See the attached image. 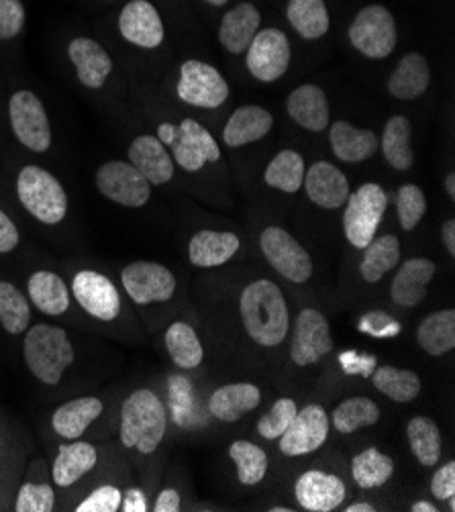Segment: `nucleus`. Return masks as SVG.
I'll list each match as a JSON object with an SVG mask.
<instances>
[{"mask_svg": "<svg viewBox=\"0 0 455 512\" xmlns=\"http://www.w3.org/2000/svg\"><path fill=\"white\" fill-rule=\"evenodd\" d=\"M239 315L247 335L264 347L280 345L290 331L286 298L272 280H256L243 288Z\"/></svg>", "mask_w": 455, "mask_h": 512, "instance_id": "f257e3e1", "label": "nucleus"}, {"mask_svg": "<svg viewBox=\"0 0 455 512\" xmlns=\"http://www.w3.org/2000/svg\"><path fill=\"white\" fill-rule=\"evenodd\" d=\"M166 406L156 392L139 388L121 406V443L143 455L154 453L166 435Z\"/></svg>", "mask_w": 455, "mask_h": 512, "instance_id": "f03ea898", "label": "nucleus"}, {"mask_svg": "<svg viewBox=\"0 0 455 512\" xmlns=\"http://www.w3.org/2000/svg\"><path fill=\"white\" fill-rule=\"evenodd\" d=\"M23 355L29 372L45 386H58L76 357L68 333L56 325L29 329L23 341Z\"/></svg>", "mask_w": 455, "mask_h": 512, "instance_id": "7ed1b4c3", "label": "nucleus"}, {"mask_svg": "<svg viewBox=\"0 0 455 512\" xmlns=\"http://www.w3.org/2000/svg\"><path fill=\"white\" fill-rule=\"evenodd\" d=\"M23 207L43 225H58L68 215V194L62 182L39 166H25L17 178Z\"/></svg>", "mask_w": 455, "mask_h": 512, "instance_id": "20e7f679", "label": "nucleus"}, {"mask_svg": "<svg viewBox=\"0 0 455 512\" xmlns=\"http://www.w3.org/2000/svg\"><path fill=\"white\" fill-rule=\"evenodd\" d=\"M158 139L172 147L176 164L186 172H198L205 164L221 160L215 137L194 119H184L180 125H160Z\"/></svg>", "mask_w": 455, "mask_h": 512, "instance_id": "39448f33", "label": "nucleus"}, {"mask_svg": "<svg viewBox=\"0 0 455 512\" xmlns=\"http://www.w3.org/2000/svg\"><path fill=\"white\" fill-rule=\"evenodd\" d=\"M386 207L388 196L378 184H364L362 188L349 194L343 215V231L353 247L364 249L372 243L378 227L382 225Z\"/></svg>", "mask_w": 455, "mask_h": 512, "instance_id": "423d86ee", "label": "nucleus"}, {"mask_svg": "<svg viewBox=\"0 0 455 512\" xmlns=\"http://www.w3.org/2000/svg\"><path fill=\"white\" fill-rule=\"evenodd\" d=\"M349 41L370 60L388 58L396 47V23L386 7L370 5L349 27Z\"/></svg>", "mask_w": 455, "mask_h": 512, "instance_id": "0eeeda50", "label": "nucleus"}, {"mask_svg": "<svg viewBox=\"0 0 455 512\" xmlns=\"http://www.w3.org/2000/svg\"><path fill=\"white\" fill-rule=\"evenodd\" d=\"M260 245L264 258L286 280L302 284L313 276V260L309 251L282 227H266Z\"/></svg>", "mask_w": 455, "mask_h": 512, "instance_id": "6e6552de", "label": "nucleus"}, {"mask_svg": "<svg viewBox=\"0 0 455 512\" xmlns=\"http://www.w3.org/2000/svg\"><path fill=\"white\" fill-rule=\"evenodd\" d=\"M9 117L15 137L31 151L43 153L52 145V127L43 102L31 90H19L9 100Z\"/></svg>", "mask_w": 455, "mask_h": 512, "instance_id": "1a4fd4ad", "label": "nucleus"}, {"mask_svg": "<svg viewBox=\"0 0 455 512\" xmlns=\"http://www.w3.org/2000/svg\"><path fill=\"white\" fill-rule=\"evenodd\" d=\"M96 188L105 198L127 209H141L151 198V184L129 162H107L96 172Z\"/></svg>", "mask_w": 455, "mask_h": 512, "instance_id": "9d476101", "label": "nucleus"}, {"mask_svg": "<svg viewBox=\"0 0 455 512\" xmlns=\"http://www.w3.org/2000/svg\"><path fill=\"white\" fill-rule=\"evenodd\" d=\"M178 96L186 105L217 109L229 98V84L217 68L198 60H188L180 68Z\"/></svg>", "mask_w": 455, "mask_h": 512, "instance_id": "9b49d317", "label": "nucleus"}, {"mask_svg": "<svg viewBox=\"0 0 455 512\" xmlns=\"http://www.w3.org/2000/svg\"><path fill=\"white\" fill-rule=\"evenodd\" d=\"M121 282L135 304L166 302L176 292V276L156 262H133L123 268Z\"/></svg>", "mask_w": 455, "mask_h": 512, "instance_id": "f8f14e48", "label": "nucleus"}, {"mask_svg": "<svg viewBox=\"0 0 455 512\" xmlns=\"http://www.w3.org/2000/svg\"><path fill=\"white\" fill-rule=\"evenodd\" d=\"M290 66V41L280 29L256 33L247 47V68L260 82L280 80Z\"/></svg>", "mask_w": 455, "mask_h": 512, "instance_id": "ddd939ff", "label": "nucleus"}, {"mask_svg": "<svg viewBox=\"0 0 455 512\" xmlns=\"http://www.w3.org/2000/svg\"><path fill=\"white\" fill-rule=\"evenodd\" d=\"M72 296L90 317L103 323L115 321L121 313V294L117 286L94 270H82L74 276Z\"/></svg>", "mask_w": 455, "mask_h": 512, "instance_id": "4468645a", "label": "nucleus"}, {"mask_svg": "<svg viewBox=\"0 0 455 512\" xmlns=\"http://www.w3.org/2000/svg\"><path fill=\"white\" fill-rule=\"evenodd\" d=\"M333 349V337L327 319L315 309H305L294 327L290 357L300 368L315 366Z\"/></svg>", "mask_w": 455, "mask_h": 512, "instance_id": "2eb2a0df", "label": "nucleus"}, {"mask_svg": "<svg viewBox=\"0 0 455 512\" xmlns=\"http://www.w3.org/2000/svg\"><path fill=\"white\" fill-rule=\"evenodd\" d=\"M329 437V417L321 404H309L296 413L280 435V451L288 457L315 453Z\"/></svg>", "mask_w": 455, "mask_h": 512, "instance_id": "dca6fc26", "label": "nucleus"}, {"mask_svg": "<svg viewBox=\"0 0 455 512\" xmlns=\"http://www.w3.org/2000/svg\"><path fill=\"white\" fill-rule=\"evenodd\" d=\"M121 35L143 49H154L164 41V23L158 9L147 0H131L119 17Z\"/></svg>", "mask_w": 455, "mask_h": 512, "instance_id": "f3484780", "label": "nucleus"}, {"mask_svg": "<svg viewBox=\"0 0 455 512\" xmlns=\"http://www.w3.org/2000/svg\"><path fill=\"white\" fill-rule=\"evenodd\" d=\"M296 500L311 512H331L345 500V484L329 472L311 470L302 474L294 484Z\"/></svg>", "mask_w": 455, "mask_h": 512, "instance_id": "a211bd4d", "label": "nucleus"}, {"mask_svg": "<svg viewBox=\"0 0 455 512\" xmlns=\"http://www.w3.org/2000/svg\"><path fill=\"white\" fill-rule=\"evenodd\" d=\"M68 56L76 68L78 80L86 88H103L113 72V60L107 49L88 37H76L68 45Z\"/></svg>", "mask_w": 455, "mask_h": 512, "instance_id": "6ab92c4d", "label": "nucleus"}, {"mask_svg": "<svg viewBox=\"0 0 455 512\" xmlns=\"http://www.w3.org/2000/svg\"><path fill=\"white\" fill-rule=\"evenodd\" d=\"M129 164H133L149 184L162 186L174 178V160L166 145L154 135H139L129 145Z\"/></svg>", "mask_w": 455, "mask_h": 512, "instance_id": "aec40b11", "label": "nucleus"}, {"mask_svg": "<svg viewBox=\"0 0 455 512\" xmlns=\"http://www.w3.org/2000/svg\"><path fill=\"white\" fill-rule=\"evenodd\" d=\"M305 188L309 198L321 209L335 211L349 198V182L345 174L329 162H317L305 172Z\"/></svg>", "mask_w": 455, "mask_h": 512, "instance_id": "412c9836", "label": "nucleus"}, {"mask_svg": "<svg viewBox=\"0 0 455 512\" xmlns=\"http://www.w3.org/2000/svg\"><path fill=\"white\" fill-rule=\"evenodd\" d=\"M435 276V262L427 258H413L404 262L396 272L390 294L402 309H415L427 296V288Z\"/></svg>", "mask_w": 455, "mask_h": 512, "instance_id": "4be33fe9", "label": "nucleus"}, {"mask_svg": "<svg viewBox=\"0 0 455 512\" xmlns=\"http://www.w3.org/2000/svg\"><path fill=\"white\" fill-rule=\"evenodd\" d=\"M290 119L309 131H325L329 127V100L325 92L315 84L296 88L286 102Z\"/></svg>", "mask_w": 455, "mask_h": 512, "instance_id": "5701e85b", "label": "nucleus"}, {"mask_svg": "<svg viewBox=\"0 0 455 512\" xmlns=\"http://www.w3.org/2000/svg\"><path fill=\"white\" fill-rule=\"evenodd\" d=\"M241 243L229 231H198L188 245L190 264L196 268H219L239 251Z\"/></svg>", "mask_w": 455, "mask_h": 512, "instance_id": "b1692460", "label": "nucleus"}, {"mask_svg": "<svg viewBox=\"0 0 455 512\" xmlns=\"http://www.w3.org/2000/svg\"><path fill=\"white\" fill-rule=\"evenodd\" d=\"M262 402V392L249 382L227 384L215 390L209 398V411L223 423H235L243 415L251 413Z\"/></svg>", "mask_w": 455, "mask_h": 512, "instance_id": "393cba45", "label": "nucleus"}, {"mask_svg": "<svg viewBox=\"0 0 455 512\" xmlns=\"http://www.w3.org/2000/svg\"><path fill=\"white\" fill-rule=\"evenodd\" d=\"M103 411H105V404L96 396L76 398L56 408V413L52 417V427L62 439L76 441L86 433V429L100 417Z\"/></svg>", "mask_w": 455, "mask_h": 512, "instance_id": "a878e982", "label": "nucleus"}, {"mask_svg": "<svg viewBox=\"0 0 455 512\" xmlns=\"http://www.w3.org/2000/svg\"><path fill=\"white\" fill-rule=\"evenodd\" d=\"M331 147L333 153L347 164H358L372 158L378 151V137L370 129H358L347 121L333 123L331 131Z\"/></svg>", "mask_w": 455, "mask_h": 512, "instance_id": "bb28decb", "label": "nucleus"}, {"mask_svg": "<svg viewBox=\"0 0 455 512\" xmlns=\"http://www.w3.org/2000/svg\"><path fill=\"white\" fill-rule=\"evenodd\" d=\"M274 125V117L270 111L256 107V105H247L239 107L227 121L223 139L229 147H243L247 143H254L264 139Z\"/></svg>", "mask_w": 455, "mask_h": 512, "instance_id": "cd10ccee", "label": "nucleus"}, {"mask_svg": "<svg viewBox=\"0 0 455 512\" xmlns=\"http://www.w3.org/2000/svg\"><path fill=\"white\" fill-rule=\"evenodd\" d=\"M260 11L249 5V3H241L235 9H231L221 23L219 29V41L221 45L231 51V54H243L247 51L251 39L256 37L258 29H260Z\"/></svg>", "mask_w": 455, "mask_h": 512, "instance_id": "c85d7f7f", "label": "nucleus"}, {"mask_svg": "<svg viewBox=\"0 0 455 512\" xmlns=\"http://www.w3.org/2000/svg\"><path fill=\"white\" fill-rule=\"evenodd\" d=\"M431 82V70L427 60L411 51L404 56L388 78V92L398 100H413L421 96Z\"/></svg>", "mask_w": 455, "mask_h": 512, "instance_id": "c756f323", "label": "nucleus"}, {"mask_svg": "<svg viewBox=\"0 0 455 512\" xmlns=\"http://www.w3.org/2000/svg\"><path fill=\"white\" fill-rule=\"evenodd\" d=\"M27 290H29L31 302L43 315L60 317V315L68 313L70 292H68L66 282L58 274L47 272V270H39V272L31 274V278L27 282Z\"/></svg>", "mask_w": 455, "mask_h": 512, "instance_id": "7c9ffc66", "label": "nucleus"}, {"mask_svg": "<svg viewBox=\"0 0 455 512\" xmlns=\"http://www.w3.org/2000/svg\"><path fill=\"white\" fill-rule=\"evenodd\" d=\"M98 462L96 447L86 441H76L62 445L54 462L52 478L56 486L68 488L76 484L82 476H86Z\"/></svg>", "mask_w": 455, "mask_h": 512, "instance_id": "2f4dec72", "label": "nucleus"}, {"mask_svg": "<svg viewBox=\"0 0 455 512\" xmlns=\"http://www.w3.org/2000/svg\"><path fill=\"white\" fill-rule=\"evenodd\" d=\"M421 349L433 357H441L455 347V311H437L425 317L417 329Z\"/></svg>", "mask_w": 455, "mask_h": 512, "instance_id": "473e14b6", "label": "nucleus"}, {"mask_svg": "<svg viewBox=\"0 0 455 512\" xmlns=\"http://www.w3.org/2000/svg\"><path fill=\"white\" fill-rule=\"evenodd\" d=\"M411 133L413 127L407 117H392L382 135V153L386 162L398 170V172H407L411 170L415 158H413V149H411Z\"/></svg>", "mask_w": 455, "mask_h": 512, "instance_id": "72a5a7b5", "label": "nucleus"}, {"mask_svg": "<svg viewBox=\"0 0 455 512\" xmlns=\"http://www.w3.org/2000/svg\"><path fill=\"white\" fill-rule=\"evenodd\" d=\"M400 262V241L394 235L374 237L370 245L364 247V258L360 264V274L366 282H380L396 264Z\"/></svg>", "mask_w": 455, "mask_h": 512, "instance_id": "f704fd0d", "label": "nucleus"}, {"mask_svg": "<svg viewBox=\"0 0 455 512\" xmlns=\"http://www.w3.org/2000/svg\"><path fill=\"white\" fill-rule=\"evenodd\" d=\"M380 421V408L366 396L345 398L333 411V427L343 433H356L362 427H372Z\"/></svg>", "mask_w": 455, "mask_h": 512, "instance_id": "c9c22d12", "label": "nucleus"}, {"mask_svg": "<svg viewBox=\"0 0 455 512\" xmlns=\"http://www.w3.org/2000/svg\"><path fill=\"white\" fill-rule=\"evenodd\" d=\"M407 437L413 455L419 459V464L425 468H433L441 459V431L437 423L429 417H415L407 425Z\"/></svg>", "mask_w": 455, "mask_h": 512, "instance_id": "e433bc0d", "label": "nucleus"}, {"mask_svg": "<svg viewBox=\"0 0 455 512\" xmlns=\"http://www.w3.org/2000/svg\"><path fill=\"white\" fill-rule=\"evenodd\" d=\"M351 474H353L356 484L364 490L380 488L394 476V462H392V457H388L380 449L370 447V449L362 451L360 455L353 457Z\"/></svg>", "mask_w": 455, "mask_h": 512, "instance_id": "4c0bfd02", "label": "nucleus"}, {"mask_svg": "<svg viewBox=\"0 0 455 512\" xmlns=\"http://www.w3.org/2000/svg\"><path fill=\"white\" fill-rule=\"evenodd\" d=\"M288 21L305 39H321L331 25L323 0H290Z\"/></svg>", "mask_w": 455, "mask_h": 512, "instance_id": "58836bf2", "label": "nucleus"}, {"mask_svg": "<svg viewBox=\"0 0 455 512\" xmlns=\"http://www.w3.org/2000/svg\"><path fill=\"white\" fill-rule=\"evenodd\" d=\"M166 347L174 364L182 370L198 368L202 364V357H205V349H202L196 331L182 321L172 323L166 331Z\"/></svg>", "mask_w": 455, "mask_h": 512, "instance_id": "ea45409f", "label": "nucleus"}, {"mask_svg": "<svg viewBox=\"0 0 455 512\" xmlns=\"http://www.w3.org/2000/svg\"><path fill=\"white\" fill-rule=\"evenodd\" d=\"M305 160L294 149H284L270 162L264 180L268 186L294 194L305 182Z\"/></svg>", "mask_w": 455, "mask_h": 512, "instance_id": "a19ab883", "label": "nucleus"}, {"mask_svg": "<svg viewBox=\"0 0 455 512\" xmlns=\"http://www.w3.org/2000/svg\"><path fill=\"white\" fill-rule=\"evenodd\" d=\"M372 384L378 392L400 404L413 402L421 394V378L415 372L398 370L392 366L378 368L372 378Z\"/></svg>", "mask_w": 455, "mask_h": 512, "instance_id": "79ce46f5", "label": "nucleus"}, {"mask_svg": "<svg viewBox=\"0 0 455 512\" xmlns=\"http://www.w3.org/2000/svg\"><path fill=\"white\" fill-rule=\"evenodd\" d=\"M31 306L23 292L7 282L0 280V325L11 335H21L29 329Z\"/></svg>", "mask_w": 455, "mask_h": 512, "instance_id": "37998d69", "label": "nucleus"}, {"mask_svg": "<svg viewBox=\"0 0 455 512\" xmlns=\"http://www.w3.org/2000/svg\"><path fill=\"white\" fill-rule=\"evenodd\" d=\"M229 455L237 466V478L243 486H256L268 474V455L262 447L251 441H235Z\"/></svg>", "mask_w": 455, "mask_h": 512, "instance_id": "c03bdc74", "label": "nucleus"}, {"mask_svg": "<svg viewBox=\"0 0 455 512\" xmlns=\"http://www.w3.org/2000/svg\"><path fill=\"white\" fill-rule=\"evenodd\" d=\"M398 221L404 231H413L427 211V198L423 190L415 184H404L396 194Z\"/></svg>", "mask_w": 455, "mask_h": 512, "instance_id": "a18cd8bd", "label": "nucleus"}, {"mask_svg": "<svg viewBox=\"0 0 455 512\" xmlns=\"http://www.w3.org/2000/svg\"><path fill=\"white\" fill-rule=\"evenodd\" d=\"M296 413H298V408H296V402L292 398L276 400L274 406L270 408V413L260 419L258 433L268 441L280 439V435L288 429V425L292 423Z\"/></svg>", "mask_w": 455, "mask_h": 512, "instance_id": "49530a36", "label": "nucleus"}, {"mask_svg": "<svg viewBox=\"0 0 455 512\" xmlns=\"http://www.w3.org/2000/svg\"><path fill=\"white\" fill-rule=\"evenodd\" d=\"M56 508V492L47 484H23L17 500L15 510L17 512H52Z\"/></svg>", "mask_w": 455, "mask_h": 512, "instance_id": "de8ad7c7", "label": "nucleus"}, {"mask_svg": "<svg viewBox=\"0 0 455 512\" xmlns=\"http://www.w3.org/2000/svg\"><path fill=\"white\" fill-rule=\"evenodd\" d=\"M121 490L117 486H100L86 496L76 510L78 512H117L121 510Z\"/></svg>", "mask_w": 455, "mask_h": 512, "instance_id": "09e8293b", "label": "nucleus"}, {"mask_svg": "<svg viewBox=\"0 0 455 512\" xmlns=\"http://www.w3.org/2000/svg\"><path fill=\"white\" fill-rule=\"evenodd\" d=\"M25 27V9L21 0H0V39H13Z\"/></svg>", "mask_w": 455, "mask_h": 512, "instance_id": "8fccbe9b", "label": "nucleus"}, {"mask_svg": "<svg viewBox=\"0 0 455 512\" xmlns=\"http://www.w3.org/2000/svg\"><path fill=\"white\" fill-rule=\"evenodd\" d=\"M431 494L437 500H447L449 496H455V462H447L435 472L431 480Z\"/></svg>", "mask_w": 455, "mask_h": 512, "instance_id": "3c124183", "label": "nucleus"}, {"mask_svg": "<svg viewBox=\"0 0 455 512\" xmlns=\"http://www.w3.org/2000/svg\"><path fill=\"white\" fill-rule=\"evenodd\" d=\"M19 245V229L7 213L0 211V253H11Z\"/></svg>", "mask_w": 455, "mask_h": 512, "instance_id": "603ef678", "label": "nucleus"}, {"mask_svg": "<svg viewBox=\"0 0 455 512\" xmlns=\"http://www.w3.org/2000/svg\"><path fill=\"white\" fill-rule=\"evenodd\" d=\"M180 494L174 488H166L160 492L154 510L156 512H178L180 510Z\"/></svg>", "mask_w": 455, "mask_h": 512, "instance_id": "864d4df0", "label": "nucleus"}, {"mask_svg": "<svg viewBox=\"0 0 455 512\" xmlns=\"http://www.w3.org/2000/svg\"><path fill=\"white\" fill-rule=\"evenodd\" d=\"M121 510H125V512H145V510H149L143 492L139 488H131L125 494V498H121Z\"/></svg>", "mask_w": 455, "mask_h": 512, "instance_id": "5fc2aeb1", "label": "nucleus"}, {"mask_svg": "<svg viewBox=\"0 0 455 512\" xmlns=\"http://www.w3.org/2000/svg\"><path fill=\"white\" fill-rule=\"evenodd\" d=\"M441 241L445 245V249L449 251V255L453 258L455 255V221L447 219L441 227Z\"/></svg>", "mask_w": 455, "mask_h": 512, "instance_id": "6e6d98bb", "label": "nucleus"}, {"mask_svg": "<svg viewBox=\"0 0 455 512\" xmlns=\"http://www.w3.org/2000/svg\"><path fill=\"white\" fill-rule=\"evenodd\" d=\"M345 512H376V508L368 502H356V504H349Z\"/></svg>", "mask_w": 455, "mask_h": 512, "instance_id": "4d7b16f0", "label": "nucleus"}, {"mask_svg": "<svg viewBox=\"0 0 455 512\" xmlns=\"http://www.w3.org/2000/svg\"><path fill=\"white\" fill-rule=\"evenodd\" d=\"M445 190H447L449 198H455V174L453 172L445 176Z\"/></svg>", "mask_w": 455, "mask_h": 512, "instance_id": "13d9d810", "label": "nucleus"}, {"mask_svg": "<svg viewBox=\"0 0 455 512\" xmlns=\"http://www.w3.org/2000/svg\"><path fill=\"white\" fill-rule=\"evenodd\" d=\"M411 510H413V512H435L437 508H435L431 502H415V504L411 506Z\"/></svg>", "mask_w": 455, "mask_h": 512, "instance_id": "bf43d9fd", "label": "nucleus"}, {"mask_svg": "<svg viewBox=\"0 0 455 512\" xmlns=\"http://www.w3.org/2000/svg\"><path fill=\"white\" fill-rule=\"evenodd\" d=\"M205 3L215 5V7H221V5H225V3H227V0H205Z\"/></svg>", "mask_w": 455, "mask_h": 512, "instance_id": "052dcab7", "label": "nucleus"}, {"mask_svg": "<svg viewBox=\"0 0 455 512\" xmlns=\"http://www.w3.org/2000/svg\"><path fill=\"white\" fill-rule=\"evenodd\" d=\"M272 512H290V508H284V506H276V508H272Z\"/></svg>", "mask_w": 455, "mask_h": 512, "instance_id": "680f3d73", "label": "nucleus"}, {"mask_svg": "<svg viewBox=\"0 0 455 512\" xmlns=\"http://www.w3.org/2000/svg\"><path fill=\"white\" fill-rule=\"evenodd\" d=\"M0 443H3V439H0Z\"/></svg>", "mask_w": 455, "mask_h": 512, "instance_id": "e2e57ef3", "label": "nucleus"}]
</instances>
